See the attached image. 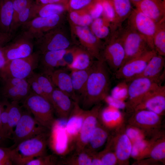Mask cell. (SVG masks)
Instances as JSON below:
<instances>
[{
    "label": "cell",
    "instance_id": "obj_1",
    "mask_svg": "<svg viewBox=\"0 0 165 165\" xmlns=\"http://www.w3.org/2000/svg\"><path fill=\"white\" fill-rule=\"evenodd\" d=\"M109 70L102 60L94 61L81 97L84 108L99 103L108 95L111 85Z\"/></svg>",
    "mask_w": 165,
    "mask_h": 165
},
{
    "label": "cell",
    "instance_id": "obj_2",
    "mask_svg": "<svg viewBox=\"0 0 165 165\" xmlns=\"http://www.w3.org/2000/svg\"><path fill=\"white\" fill-rule=\"evenodd\" d=\"M50 130L39 134L20 143L11 149L10 158L13 164L26 165L30 160L46 154Z\"/></svg>",
    "mask_w": 165,
    "mask_h": 165
},
{
    "label": "cell",
    "instance_id": "obj_3",
    "mask_svg": "<svg viewBox=\"0 0 165 165\" xmlns=\"http://www.w3.org/2000/svg\"><path fill=\"white\" fill-rule=\"evenodd\" d=\"M117 31L125 51L123 64L153 50L150 48L145 38L128 24L123 27L122 25L117 29Z\"/></svg>",
    "mask_w": 165,
    "mask_h": 165
},
{
    "label": "cell",
    "instance_id": "obj_4",
    "mask_svg": "<svg viewBox=\"0 0 165 165\" xmlns=\"http://www.w3.org/2000/svg\"><path fill=\"white\" fill-rule=\"evenodd\" d=\"M23 104L39 124L50 130L56 119L53 106L49 101L31 91Z\"/></svg>",
    "mask_w": 165,
    "mask_h": 165
},
{
    "label": "cell",
    "instance_id": "obj_5",
    "mask_svg": "<svg viewBox=\"0 0 165 165\" xmlns=\"http://www.w3.org/2000/svg\"><path fill=\"white\" fill-rule=\"evenodd\" d=\"M40 54L38 51L27 57L8 61L0 71V77L2 79L13 77L27 79L37 67Z\"/></svg>",
    "mask_w": 165,
    "mask_h": 165
},
{
    "label": "cell",
    "instance_id": "obj_6",
    "mask_svg": "<svg viewBox=\"0 0 165 165\" xmlns=\"http://www.w3.org/2000/svg\"><path fill=\"white\" fill-rule=\"evenodd\" d=\"M108 38L102 45L100 52L101 59L109 70L115 73L123 64L125 54L116 29L111 31Z\"/></svg>",
    "mask_w": 165,
    "mask_h": 165
},
{
    "label": "cell",
    "instance_id": "obj_7",
    "mask_svg": "<svg viewBox=\"0 0 165 165\" xmlns=\"http://www.w3.org/2000/svg\"><path fill=\"white\" fill-rule=\"evenodd\" d=\"M27 110L23 112L20 119L13 130L11 139L14 144L10 147L11 149L14 148L24 140L50 130L39 124L32 116L31 113Z\"/></svg>",
    "mask_w": 165,
    "mask_h": 165
},
{
    "label": "cell",
    "instance_id": "obj_8",
    "mask_svg": "<svg viewBox=\"0 0 165 165\" xmlns=\"http://www.w3.org/2000/svg\"><path fill=\"white\" fill-rule=\"evenodd\" d=\"M162 80L138 77L128 82V99L126 107L134 110L143 97L150 90L161 85Z\"/></svg>",
    "mask_w": 165,
    "mask_h": 165
},
{
    "label": "cell",
    "instance_id": "obj_9",
    "mask_svg": "<svg viewBox=\"0 0 165 165\" xmlns=\"http://www.w3.org/2000/svg\"><path fill=\"white\" fill-rule=\"evenodd\" d=\"M67 119H56L50 130L48 142L54 153L61 156L66 155L74 149L66 129Z\"/></svg>",
    "mask_w": 165,
    "mask_h": 165
},
{
    "label": "cell",
    "instance_id": "obj_10",
    "mask_svg": "<svg viewBox=\"0 0 165 165\" xmlns=\"http://www.w3.org/2000/svg\"><path fill=\"white\" fill-rule=\"evenodd\" d=\"M157 53L151 50L124 63L114 73L116 78L128 82L140 75L151 58Z\"/></svg>",
    "mask_w": 165,
    "mask_h": 165
},
{
    "label": "cell",
    "instance_id": "obj_11",
    "mask_svg": "<svg viewBox=\"0 0 165 165\" xmlns=\"http://www.w3.org/2000/svg\"><path fill=\"white\" fill-rule=\"evenodd\" d=\"M127 24L142 36L150 48L154 50L153 38L156 23L136 9H133Z\"/></svg>",
    "mask_w": 165,
    "mask_h": 165
},
{
    "label": "cell",
    "instance_id": "obj_12",
    "mask_svg": "<svg viewBox=\"0 0 165 165\" xmlns=\"http://www.w3.org/2000/svg\"><path fill=\"white\" fill-rule=\"evenodd\" d=\"M61 20L60 15L46 17H36L22 25L23 34L30 38L36 39L55 28Z\"/></svg>",
    "mask_w": 165,
    "mask_h": 165
},
{
    "label": "cell",
    "instance_id": "obj_13",
    "mask_svg": "<svg viewBox=\"0 0 165 165\" xmlns=\"http://www.w3.org/2000/svg\"><path fill=\"white\" fill-rule=\"evenodd\" d=\"M101 109V104L95 105L90 110H87L82 126L76 139L75 152H79L84 150L90 137L98 125V117Z\"/></svg>",
    "mask_w": 165,
    "mask_h": 165
},
{
    "label": "cell",
    "instance_id": "obj_14",
    "mask_svg": "<svg viewBox=\"0 0 165 165\" xmlns=\"http://www.w3.org/2000/svg\"><path fill=\"white\" fill-rule=\"evenodd\" d=\"M2 79L4 85L1 93L5 99L23 103L31 91L27 79L13 77Z\"/></svg>",
    "mask_w": 165,
    "mask_h": 165
},
{
    "label": "cell",
    "instance_id": "obj_15",
    "mask_svg": "<svg viewBox=\"0 0 165 165\" xmlns=\"http://www.w3.org/2000/svg\"><path fill=\"white\" fill-rule=\"evenodd\" d=\"M35 43L40 54L49 51L67 50L71 46L68 39L55 28L36 39Z\"/></svg>",
    "mask_w": 165,
    "mask_h": 165
},
{
    "label": "cell",
    "instance_id": "obj_16",
    "mask_svg": "<svg viewBox=\"0 0 165 165\" xmlns=\"http://www.w3.org/2000/svg\"><path fill=\"white\" fill-rule=\"evenodd\" d=\"M33 40L22 34L9 44L3 46L7 62L31 55L33 53L34 48Z\"/></svg>",
    "mask_w": 165,
    "mask_h": 165
},
{
    "label": "cell",
    "instance_id": "obj_17",
    "mask_svg": "<svg viewBox=\"0 0 165 165\" xmlns=\"http://www.w3.org/2000/svg\"><path fill=\"white\" fill-rule=\"evenodd\" d=\"M146 109L159 115L165 110V86L159 85L148 92L135 108V111Z\"/></svg>",
    "mask_w": 165,
    "mask_h": 165
},
{
    "label": "cell",
    "instance_id": "obj_18",
    "mask_svg": "<svg viewBox=\"0 0 165 165\" xmlns=\"http://www.w3.org/2000/svg\"><path fill=\"white\" fill-rule=\"evenodd\" d=\"M74 31L85 50L94 58L101 60L100 52L103 43L92 33L88 26L75 25Z\"/></svg>",
    "mask_w": 165,
    "mask_h": 165
},
{
    "label": "cell",
    "instance_id": "obj_19",
    "mask_svg": "<svg viewBox=\"0 0 165 165\" xmlns=\"http://www.w3.org/2000/svg\"><path fill=\"white\" fill-rule=\"evenodd\" d=\"M79 102L75 101L74 107L67 119L66 124V129L70 143L74 149L87 111L80 107Z\"/></svg>",
    "mask_w": 165,
    "mask_h": 165
},
{
    "label": "cell",
    "instance_id": "obj_20",
    "mask_svg": "<svg viewBox=\"0 0 165 165\" xmlns=\"http://www.w3.org/2000/svg\"><path fill=\"white\" fill-rule=\"evenodd\" d=\"M75 102L67 94L55 87L52 95L51 103L54 113L59 119H68Z\"/></svg>",
    "mask_w": 165,
    "mask_h": 165
},
{
    "label": "cell",
    "instance_id": "obj_21",
    "mask_svg": "<svg viewBox=\"0 0 165 165\" xmlns=\"http://www.w3.org/2000/svg\"><path fill=\"white\" fill-rule=\"evenodd\" d=\"M135 6L156 23L165 19V0H142Z\"/></svg>",
    "mask_w": 165,
    "mask_h": 165
},
{
    "label": "cell",
    "instance_id": "obj_22",
    "mask_svg": "<svg viewBox=\"0 0 165 165\" xmlns=\"http://www.w3.org/2000/svg\"><path fill=\"white\" fill-rule=\"evenodd\" d=\"M49 76L56 87L67 94L74 101L79 102L73 87L70 73L67 69L55 70Z\"/></svg>",
    "mask_w": 165,
    "mask_h": 165
},
{
    "label": "cell",
    "instance_id": "obj_23",
    "mask_svg": "<svg viewBox=\"0 0 165 165\" xmlns=\"http://www.w3.org/2000/svg\"><path fill=\"white\" fill-rule=\"evenodd\" d=\"M165 64L164 57L156 53L150 60L143 71L135 78L144 77L163 80Z\"/></svg>",
    "mask_w": 165,
    "mask_h": 165
},
{
    "label": "cell",
    "instance_id": "obj_24",
    "mask_svg": "<svg viewBox=\"0 0 165 165\" xmlns=\"http://www.w3.org/2000/svg\"><path fill=\"white\" fill-rule=\"evenodd\" d=\"M67 50L49 51L41 54L39 61L43 73L49 75L54 70L58 62L63 58Z\"/></svg>",
    "mask_w": 165,
    "mask_h": 165
},
{
    "label": "cell",
    "instance_id": "obj_25",
    "mask_svg": "<svg viewBox=\"0 0 165 165\" xmlns=\"http://www.w3.org/2000/svg\"><path fill=\"white\" fill-rule=\"evenodd\" d=\"M13 17V0H0L1 32L12 33Z\"/></svg>",
    "mask_w": 165,
    "mask_h": 165
},
{
    "label": "cell",
    "instance_id": "obj_26",
    "mask_svg": "<svg viewBox=\"0 0 165 165\" xmlns=\"http://www.w3.org/2000/svg\"><path fill=\"white\" fill-rule=\"evenodd\" d=\"M66 8L65 5L61 4L40 5L34 3L31 8L30 20L36 17H46L56 14L61 15Z\"/></svg>",
    "mask_w": 165,
    "mask_h": 165
},
{
    "label": "cell",
    "instance_id": "obj_27",
    "mask_svg": "<svg viewBox=\"0 0 165 165\" xmlns=\"http://www.w3.org/2000/svg\"><path fill=\"white\" fill-rule=\"evenodd\" d=\"M116 13V18L112 27L116 29L122 25V23L127 19L133 9L130 0H111Z\"/></svg>",
    "mask_w": 165,
    "mask_h": 165
},
{
    "label": "cell",
    "instance_id": "obj_28",
    "mask_svg": "<svg viewBox=\"0 0 165 165\" xmlns=\"http://www.w3.org/2000/svg\"><path fill=\"white\" fill-rule=\"evenodd\" d=\"M92 64L86 69L71 70L70 74L73 87L79 101L83 93Z\"/></svg>",
    "mask_w": 165,
    "mask_h": 165
},
{
    "label": "cell",
    "instance_id": "obj_29",
    "mask_svg": "<svg viewBox=\"0 0 165 165\" xmlns=\"http://www.w3.org/2000/svg\"><path fill=\"white\" fill-rule=\"evenodd\" d=\"M108 138V133L105 128L98 123L94 130L85 149L91 153L101 148L105 144Z\"/></svg>",
    "mask_w": 165,
    "mask_h": 165
},
{
    "label": "cell",
    "instance_id": "obj_30",
    "mask_svg": "<svg viewBox=\"0 0 165 165\" xmlns=\"http://www.w3.org/2000/svg\"><path fill=\"white\" fill-rule=\"evenodd\" d=\"M99 116L103 124L108 128H112L117 126L122 117L120 110L108 105L101 109Z\"/></svg>",
    "mask_w": 165,
    "mask_h": 165
},
{
    "label": "cell",
    "instance_id": "obj_31",
    "mask_svg": "<svg viewBox=\"0 0 165 165\" xmlns=\"http://www.w3.org/2000/svg\"><path fill=\"white\" fill-rule=\"evenodd\" d=\"M132 145L125 133L120 135L116 143L115 152L118 160L124 162L129 159L131 156Z\"/></svg>",
    "mask_w": 165,
    "mask_h": 165
},
{
    "label": "cell",
    "instance_id": "obj_32",
    "mask_svg": "<svg viewBox=\"0 0 165 165\" xmlns=\"http://www.w3.org/2000/svg\"><path fill=\"white\" fill-rule=\"evenodd\" d=\"M94 57L83 48H77L72 64L67 68L71 70H82L90 67L93 63Z\"/></svg>",
    "mask_w": 165,
    "mask_h": 165
},
{
    "label": "cell",
    "instance_id": "obj_33",
    "mask_svg": "<svg viewBox=\"0 0 165 165\" xmlns=\"http://www.w3.org/2000/svg\"><path fill=\"white\" fill-rule=\"evenodd\" d=\"M90 26L92 33L101 40L108 38L111 32V24L103 17L94 20Z\"/></svg>",
    "mask_w": 165,
    "mask_h": 165
},
{
    "label": "cell",
    "instance_id": "obj_34",
    "mask_svg": "<svg viewBox=\"0 0 165 165\" xmlns=\"http://www.w3.org/2000/svg\"><path fill=\"white\" fill-rule=\"evenodd\" d=\"M154 50L156 53L165 56V19L156 23V28L153 38Z\"/></svg>",
    "mask_w": 165,
    "mask_h": 165
},
{
    "label": "cell",
    "instance_id": "obj_35",
    "mask_svg": "<svg viewBox=\"0 0 165 165\" xmlns=\"http://www.w3.org/2000/svg\"><path fill=\"white\" fill-rule=\"evenodd\" d=\"M135 111V120L139 125L152 127L157 124L160 121V115L152 111L144 109Z\"/></svg>",
    "mask_w": 165,
    "mask_h": 165
},
{
    "label": "cell",
    "instance_id": "obj_36",
    "mask_svg": "<svg viewBox=\"0 0 165 165\" xmlns=\"http://www.w3.org/2000/svg\"><path fill=\"white\" fill-rule=\"evenodd\" d=\"M19 103L14 101L10 102L7 101L9 130L11 139L13 129L20 119L23 112Z\"/></svg>",
    "mask_w": 165,
    "mask_h": 165
},
{
    "label": "cell",
    "instance_id": "obj_37",
    "mask_svg": "<svg viewBox=\"0 0 165 165\" xmlns=\"http://www.w3.org/2000/svg\"><path fill=\"white\" fill-rule=\"evenodd\" d=\"M33 74L42 88L46 99L51 103L52 95L56 87L50 77L43 73H33Z\"/></svg>",
    "mask_w": 165,
    "mask_h": 165
},
{
    "label": "cell",
    "instance_id": "obj_38",
    "mask_svg": "<svg viewBox=\"0 0 165 165\" xmlns=\"http://www.w3.org/2000/svg\"><path fill=\"white\" fill-rule=\"evenodd\" d=\"M69 16L71 20L76 26H88L94 20L86 8L78 10L71 11Z\"/></svg>",
    "mask_w": 165,
    "mask_h": 165
},
{
    "label": "cell",
    "instance_id": "obj_39",
    "mask_svg": "<svg viewBox=\"0 0 165 165\" xmlns=\"http://www.w3.org/2000/svg\"><path fill=\"white\" fill-rule=\"evenodd\" d=\"M92 154L85 149L79 152H75L73 155L66 159L63 164L70 165H91Z\"/></svg>",
    "mask_w": 165,
    "mask_h": 165
},
{
    "label": "cell",
    "instance_id": "obj_40",
    "mask_svg": "<svg viewBox=\"0 0 165 165\" xmlns=\"http://www.w3.org/2000/svg\"><path fill=\"white\" fill-rule=\"evenodd\" d=\"M7 101V99L4 98L1 102V121L4 136L6 140L11 139L9 130Z\"/></svg>",
    "mask_w": 165,
    "mask_h": 165
},
{
    "label": "cell",
    "instance_id": "obj_41",
    "mask_svg": "<svg viewBox=\"0 0 165 165\" xmlns=\"http://www.w3.org/2000/svg\"><path fill=\"white\" fill-rule=\"evenodd\" d=\"M34 3L20 12L13 20L11 27V32L13 33L17 28L22 26L30 19L31 8Z\"/></svg>",
    "mask_w": 165,
    "mask_h": 165
},
{
    "label": "cell",
    "instance_id": "obj_42",
    "mask_svg": "<svg viewBox=\"0 0 165 165\" xmlns=\"http://www.w3.org/2000/svg\"><path fill=\"white\" fill-rule=\"evenodd\" d=\"M103 8V17L111 24L112 28L115 23L116 15L111 0H102Z\"/></svg>",
    "mask_w": 165,
    "mask_h": 165
},
{
    "label": "cell",
    "instance_id": "obj_43",
    "mask_svg": "<svg viewBox=\"0 0 165 165\" xmlns=\"http://www.w3.org/2000/svg\"><path fill=\"white\" fill-rule=\"evenodd\" d=\"M110 95L124 101L128 97V82L124 80L119 82L112 89Z\"/></svg>",
    "mask_w": 165,
    "mask_h": 165
},
{
    "label": "cell",
    "instance_id": "obj_44",
    "mask_svg": "<svg viewBox=\"0 0 165 165\" xmlns=\"http://www.w3.org/2000/svg\"><path fill=\"white\" fill-rule=\"evenodd\" d=\"M57 163L55 157L46 154L34 158L28 162L26 165H53Z\"/></svg>",
    "mask_w": 165,
    "mask_h": 165
},
{
    "label": "cell",
    "instance_id": "obj_45",
    "mask_svg": "<svg viewBox=\"0 0 165 165\" xmlns=\"http://www.w3.org/2000/svg\"><path fill=\"white\" fill-rule=\"evenodd\" d=\"M97 0H69L66 8L71 11L78 10L87 8Z\"/></svg>",
    "mask_w": 165,
    "mask_h": 165
},
{
    "label": "cell",
    "instance_id": "obj_46",
    "mask_svg": "<svg viewBox=\"0 0 165 165\" xmlns=\"http://www.w3.org/2000/svg\"><path fill=\"white\" fill-rule=\"evenodd\" d=\"M152 158L161 160L165 158V142L163 141L158 143L152 148L150 152Z\"/></svg>",
    "mask_w": 165,
    "mask_h": 165
},
{
    "label": "cell",
    "instance_id": "obj_47",
    "mask_svg": "<svg viewBox=\"0 0 165 165\" xmlns=\"http://www.w3.org/2000/svg\"><path fill=\"white\" fill-rule=\"evenodd\" d=\"M86 9L93 20L101 17L103 12L102 0H97Z\"/></svg>",
    "mask_w": 165,
    "mask_h": 165
},
{
    "label": "cell",
    "instance_id": "obj_48",
    "mask_svg": "<svg viewBox=\"0 0 165 165\" xmlns=\"http://www.w3.org/2000/svg\"><path fill=\"white\" fill-rule=\"evenodd\" d=\"M148 144L144 139L133 143L131 156L135 158L139 156L147 148Z\"/></svg>",
    "mask_w": 165,
    "mask_h": 165
},
{
    "label": "cell",
    "instance_id": "obj_49",
    "mask_svg": "<svg viewBox=\"0 0 165 165\" xmlns=\"http://www.w3.org/2000/svg\"><path fill=\"white\" fill-rule=\"evenodd\" d=\"M33 3V0H13V22L20 12Z\"/></svg>",
    "mask_w": 165,
    "mask_h": 165
},
{
    "label": "cell",
    "instance_id": "obj_50",
    "mask_svg": "<svg viewBox=\"0 0 165 165\" xmlns=\"http://www.w3.org/2000/svg\"><path fill=\"white\" fill-rule=\"evenodd\" d=\"M125 134L132 143L144 139V135L142 132L136 127H130L128 128L126 131Z\"/></svg>",
    "mask_w": 165,
    "mask_h": 165
},
{
    "label": "cell",
    "instance_id": "obj_51",
    "mask_svg": "<svg viewBox=\"0 0 165 165\" xmlns=\"http://www.w3.org/2000/svg\"><path fill=\"white\" fill-rule=\"evenodd\" d=\"M11 148L0 146V165H12L10 158Z\"/></svg>",
    "mask_w": 165,
    "mask_h": 165
},
{
    "label": "cell",
    "instance_id": "obj_52",
    "mask_svg": "<svg viewBox=\"0 0 165 165\" xmlns=\"http://www.w3.org/2000/svg\"><path fill=\"white\" fill-rule=\"evenodd\" d=\"M99 155L102 165H114L118 161L115 153L111 152H107Z\"/></svg>",
    "mask_w": 165,
    "mask_h": 165
},
{
    "label": "cell",
    "instance_id": "obj_53",
    "mask_svg": "<svg viewBox=\"0 0 165 165\" xmlns=\"http://www.w3.org/2000/svg\"><path fill=\"white\" fill-rule=\"evenodd\" d=\"M33 74L27 79L31 89L32 90L31 91L35 94L46 99L42 88L35 79Z\"/></svg>",
    "mask_w": 165,
    "mask_h": 165
},
{
    "label": "cell",
    "instance_id": "obj_54",
    "mask_svg": "<svg viewBox=\"0 0 165 165\" xmlns=\"http://www.w3.org/2000/svg\"><path fill=\"white\" fill-rule=\"evenodd\" d=\"M104 100L108 105L120 110L124 109L126 107L125 101L114 98L111 95H107Z\"/></svg>",
    "mask_w": 165,
    "mask_h": 165
},
{
    "label": "cell",
    "instance_id": "obj_55",
    "mask_svg": "<svg viewBox=\"0 0 165 165\" xmlns=\"http://www.w3.org/2000/svg\"><path fill=\"white\" fill-rule=\"evenodd\" d=\"M77 47L69 48L64 55L63 59L65 61L68 68L72 63L75 55Z\"/></svg>",
    "mask_w": 165,
    "mask_h": 165
},
{
    "label": "cell",
    "instance_id": "obj_56",
    "mask_svg": "<svg viewBox=\"0 0 165 165\" xmlns=\"http://www.w3.org/2000/svg\"><path fill=\"white\" fill-rule=\"evenodd\" d=\"M12 33L0 32V46H4L12 39Z\"/></svg>",
    "mask_w": 165,
    "mask_h": 165
},
{
    "label": "cell",
    "instance_id": "obj_57",
    "mask_svg": "<svg viewBox=\"0 0 165 165\" xmlns=\"http://www.w3.org/2000/svg\"><path fill=\"white\" fill-rule=\"evenodd\" d=\"M38 4L45 5L50 3H59L65 5L68 0H36Z\"/></svg>",
    "mask_w": 165,
    "mask_h": 165
},
{
    "label": "cell",
    "instance_id": "obj_58",
    "mask_svg": "<svg viewBox=\"0 0 165 165\" xmlns=\"http://www.w3.org/2000/svg\"><path fill=\"white\" fill-rule=\"evenodd\" d=\"M6 62L3 46H0V71L4 67Z\"/></svg>",
    "mask_w": 165,
    "mask_h": 165
},
{
    "label": "cell",
    "instance_id": "obj_59",
    "mask_svg": "<svg viewBox=\"0 0 165 165\" xmlns=\"http://www.w3.org/2000/svg\"><path fill=\"white\" fill-rule=\"evenodd\" d=\"M1 102L0 97V146H3L4 142L6 140L4 136L1 121Z\"/></svg>",
    "mask_w": 165,
    "mask_h": 165
},
{
    "label": "cell",
    "instance_id": "obj_60",
    "mask_svg": "<svg viewBox=\"0 0 165 165\" xmlns=\"http://www.w3.org/2000/svg\"><path fill=\"white\" fill-rule=\"evenodd\" d=\"M142 0H130L131 3H133L135 5L141 2Z\"/></svg>",
    "mask_w": 165,
    "mask_h": 165
}]
</instances>
